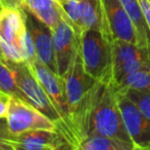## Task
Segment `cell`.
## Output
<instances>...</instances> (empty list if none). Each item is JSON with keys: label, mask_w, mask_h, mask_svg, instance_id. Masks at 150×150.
Returning <instances> with one entry per match:
<instances>
[{"label": "cell", "mask_w": 150, "mask_h": 150, "mask_svg": "<svg viewBox=\"0 0 150 150\" xmlns=\"http://www.w3.org/2000/svg\"><path fill=\"white\" fill-rule=\"evenodd\" d=\"M117 92L114 82L102 81H96L88 91L71 113L68 142L72 149L93 135L107 136L133 145L121 118Z\"/></svg>", "instance_id": "6da1fadb"}, {"label": "cell", "mask_w": 150, "mask_h": 150, "mask_svg": "<svg viewBox=\"0 0 150 150\" xmlns=\"http://www.w3.org/2000/svg\"><path fill=\"white\" fill-rule=\"evenodd\" d=\"M113 39L99 30L80 34V54L86 71L98 81L113 82Z\"/></svg>", "instance_id": "7a4b0ae2"}, {"label": "cell", "mask_w": 150, "mask_h": 150, "mask_svg": "<svg viewBox=\"0 0 150 150\" xmlns=\"http://www.w3.org/2000/svg\"><path fill=\"white\" fill-rule=\"evenodd\" d=\"M11 69L21 98L43 113L45 116L57 123L58 129L62 125V118L58 110L50 101V97L38 81L32 68L25 62H5Z\"/></svg>", "instance_id": "3957f363"}, {"label": "cell", "mask_w": 150, "mask_h": 150, "mask_svg": "<svg viewBox=\"0 0 150 150\" xmlns=\"http://www.w3.org/2000/svg\"><path fill=\"white\" fill-rule=\"evenodd\" d=\"M6 120L11 135H19L32 129H58L54 121L25 100L15 96H11Z\"/></svg>", "instance_id": "277c9868"}, {"label": "cell", "mask_w": 150, "mask_h": 150, "mask_svg": "<svg viewBox=\"0 0 150 150\" xmlns=\"http://www.w3.org/2000/svg\"><path fill=\"white\" fill-rule=\"evenodd\" d=\"M30 67L32 68L36 78L40 82L42 88H44L47 96L50 97L54 106L58 110L59 114L61 115L62 125L58 129V131L68 141L69 123H70V110H69L66 91H65V86L62 76H60L56 72L50 70L47 66H45L43 63L40 62L38 59Z\"/></svg>", "instance_id": "5b68a950"}, {"label": "cell", "mask_w": 150, "mask_h": 150, "mask_svg": "<svg viewBox=\"0 0 150 150\" xmlns=\"http://www.w3.org/2000/svg\"><path fill=\"white\" fill-rule=\"evenodd\" d=\"M117 101L125 131L135 150H150V120L120 92H117Z\"/></svg>", "instance_id": "8992f818"}, {"label": "cell", "mask_w": 150, "mask_h": 150, "mask_svg": "<svg viewBox=\"0 0 150 150\" xmlns=\"http://www.w3.org/2000/svg\"><path fill=\"white\" fill-rule=\"evenodd\" d=\"M62 78L64 81L71 116V113L77 108L84 96L93 88L96 81H98L93 78L84 69L79 46L71 61L68 70Z\"/></svg>", "instance_id": "52a82bcc"}, {"label": "cell", "mask_w": 150, "mask_h": 150, "mask_svg": "<svg viewBox=\"0 0 150 150\" xmlns=\"http://www.w3.org/2000/svg\"><path fill=\"white\" fill-rule=\"evenodd\" d=\"M7 144L13 150L72 149L66 138L58 129H32L19 135H11Z\"/></svg>", "instance_id": "ba28073f"}, {"label": "cell", "mask_w": 150, "mask_h": 150, "mask_svg": "<svg viewBox=\"0 0 150 150\" xmlns=\"http://www.w3.org/2000/svg\"><path fill=\"white\" fill-rule=\"evenodd\" d=\"M52 35L59 75L63 76L79 46L80 36L64 17L52 29Z\"/></svg>", "instance_id": "9c48e42d"}, {"label": "cell", "mask_w": 150, "mask_h": 150, "mask_svg": "<svg viewBox=\"0 0 150 150\" xmlns=\"http://www.w3.org/2000/svg\"><path fill=\"white\" fill-rule=\"evenodd\" d=\"M26 26L35 46L37 59L47 66L50 70L59 74L57 65L56 54H54V43H52V29L38 21L35 17L24 9Z\"/></svg>", "instance_id": "30bf717a"}, {"label": "cell", "mask_w": 150, "mask_h": 150, "mask_svg": "<svg viewBox=\"0 0 150 150\" xmlns=\"http://www.w3.org/2000/svg\"><path fill=\"white\" fill-rule=\"evenodd\" d=\"M102 3L112 39L139 44L137 30L120 0H102Z\"/></svg>", "instance_id": "8fae6325"}, {"label": "cell", "mask_w": 150, "mask_h": 150, "mask_svg": "<svg viewBox=\"0 0 150 150\" xmlns=\"http://www.w3.org/2000/svg\"><path fill=\"white\" fill-rule=\"evenodd\" d=\"M27 29L23 8L1 5L0 7V40L1 43L21 52L20 41Z\"/></svg>", "instance_id": "7c38bea8"}, {"label": "cell", "mask_w": 150, "mask_h": 150, "mask_svg": "<svg viewBox=\"0 0 150 150\" xmlns=\"http://www.w3.org/2000/svg\"><path fill=\"white\" fill-rule=\"evenodd\" d=\"M80 21L82 32L86 29L99 30L112 38L102 0H80Z\"/></svg>", "instance_id": "4fadbf2b"}, {"label": "cell", "mask_w": 150, "mask_h": 150, "mask_svg": "<svg viewBox=\"0 0 150 150\" xmlns=\"http://www.w3.org/2000/svg\"><path fill=\"white\" fill-rule=\"evenodd\" d=\"M23 9L50 29L63 18V11L57 0H24Z\"/></svg>", "instance_id": "5bb4252c"}, {"label": "cell", "mask_w": 150, "mask_h": 150, "mask_svg": "<svg viewBox=\"0 0 150 150\" xmlns=\"http://www.w3.org/2000/svg\"><path fill=\"white\" fill-rule=\"evenodd\" d=\"M113 52V70L120 65L132 61L140 57L150 54V47L142 46L139 44H134L125 40L113 39L112 41Z\"/></svg>", "instance_id": "9a60e30c"}, {"label": "cell", "mask_w": 150, "mask_h": 150, "mask_svg": "<svg viewBox=\"0 0 150 150\" xmlns=\"http://www.w3.org/2000/svg\"><path fill=\"white\" fill-rule=\"evenodd\" d=\"M120 2L137 30L139 44L150 47V30L146 24L139 0H120Z\"/></svg>", "instance_id": "2e32d148"}, {"label": "cell", "mask_w": 150, "mask_h": 150, "mask_svg": "<svg viewBox=\"0 0 150 150\" xmlns=\"http://www.w3.org/2000/svg\"><path fill=\"white\" fill-rule=\"evenodd\" d=\"M77 150H135L133 145L103 135H93L77 145Z\"/></svg>", "instance_id": "e0dca14e"}, {"label": "cell", "mask_w": 150, "mask_h": 150, "mask_svg": "<svg viewBox=\"0 0 150 150\" xmlns=\"http://www.w3.org/2000/svg\"><path fill=\"white\" fill-rule=\"evenodd\" d=\"M117 90L134 88L142 92L150 93V67L127 75L119 82L115 83Z\"/></svg>", "instance_id": "ac0fdd59"}, {"label": "cell", "mask_w": 150, "mask_h": 150, "mask_svg": "<svg viewBox=\"0 0 150 150\" xmlns=\"http://www.w3.org/2000/svg\"><path fill=\"white\" fill-rule=\"evenodd\" d=\"M63 17L71 24L75 32L80 36L82 33L81 21H80V0H59Z\"/></svg>", "instance_id": "d6986e66"}, {"label": "cell", "mask_w": 150, "mask_h": 150, "mask_svg": "<svg viewBox=\"0 0 150 150\" xmlns=\"http://www.w3.org/2000/svg\"><path fill=\"white\" fill-rule=\"evenodd\" d=\"M149 67H150V54L140 57V58L129 61V62L120 65V66H118L117 68H115L113 70V82L117 83L122 78H125L127 75L134 72H137L139 70L149 68Z\"/></svg>", "instance_id": "ffe728a7"}, {"label": "cell", "mask_w": 150, "mask_h": 150, "mask_svg": "<svg viewBox=\"0 0 150 150\" xmlns=\"http://www.w3.org/2000/svg\"><path fill=\"white\" fill-rule=\"evenodd\" d=\"M131 102L137 106L141 113L150 120V93L134 90V88H120L118 90Z\"/></svg>", "instance_id": "44dd1931"}, {"label": "cell", "mask_w": 150, "mask_h": 150, "mask_svg": "<svg viewBox=\"0 0 150 150\" xmlns=\"http://www.w3.org/2000/svg\"><path fill=\"white\" fill-rule=\"evenodd\" d=\"M0 90L11 96L21 98V94L16 83L15 75L6 63L0 61ZM22 99V98H21Z\"/></svg>", "instance_id": "7402d4cb"}, {"label": "cell", "mask_w": 150, "mask_h": 150, "mask_svg": "<svg viewBox=\"0 0 150 150\" xmlns=\"http://www.w3.org/2000/svg\"><path fill=\"white\" fill-rule=\"evenodd\" d=\"M20 47H21V54L24 59V62L29 66H32L37 60V54H36L33 40H32V37L28 29H26V31L22 35L21 41H20Z\"/></svg>", "instance_id": "603a6c76"}, {"label": "cell", "mask_w": 150, "mask_h": 150, "mask_svg": "<svg viewBox=\"0 0 150 150\" xmlns=\"http://www.w3.org/2000/svg\"><path fill=\"white\" fill-rule=\"evenodd\" d=\"M11 136L6 117L0 118V150H13V148L7 144Z\"/></svg>", "instance_id": "cb8c5ba5"}, {"label": "cell", "mask_w": 150, "mask_h": 150, "mask_svg": "<svg viewBox=\"0 0 150 150\" xmlns=\"http://www.w3.org/2000/svg\"><path fill=\"white\" fill-rule=\"evenodd\" d=\"M9 100H11V95L0 90V118L6 117Z\"/></svg>", "instance_id": "d4e9b609"}, {"label": "cell", "mask_w": 150, "mask_h": 150, "mask_svg": "<svg viewBox=\"0 0 150 150\" xmlns=\"http://www.w3.org/2000/svg\"><path fill=\"white\" fill-rule=\"evenodd\" d=\"M140 6L143 11L144 18H145L146 24L150 30V2L149 0H139Z\"/></svg>", "instance_id": "484cf974"}, {"label": "cell", "mask_w": 150, "mask_h": 150, "mask_svg": "<svg viewBox=\"0 0 150 150\" xmlns=\"http://www.w3.org/2000/svg\"><path fill=\"white\" fill-rule=\"evenodd\" d=\"M1 5L9 7H16V8H23L24 0H0Z\"/></svg>", "instance_id": "4316f807"}, {"label": "cell", "mask_w": 150, "mask_h": 150, "mask_svg": "<svg viewBox=\"0 0 150 150\" xmlns=\"http://www.w3.org/2000/svg\"><path fill=\"white\" fill-rule=\"evenodd\" d=\"M0 7H1V4H0ZM0 61L5 62V58H4V56H3L2 48H1V40H0Z\"/></svg>", "instance_id": "83f0119b"}, {"label": "cell", "mask_w": 150, "mask_h": 150, "mask_svg": "<svg viewBox=\"0 0 150 150\" xmlns=\"http://www.w3.org/2000/svg\"><path fill=\"white\" fill-rule=\"evenodd\" d=\"M57 1H59V0H57Z\"/></svg>", "instance_id": "f1b7e54d"}, {"label": "cell", "mask_w": 150, "mask_h": 150, "mask_svg": "<svg viewBox=\"0 0 150 150\" xmlns=\"http://www.w3.org/2000/svg\"><path fill=\"white\" fill-rule=\"evenodd\" d=\"M149 2H150V0H149Z\"/></svg>", "instance_id": "f546056e"}, {"label": "cell", "mask_w": 150, "mask_h": 150, "mask_svg": "<svg viewBox=\"0 0 150 150\" xmlns=\"http://www.w3.org/2000/svg\"><path fill=\"white\" fill-rule=\"evenodd\" d=\"M0 4H1V3H0Z\"/></svg>", "instance_id": "4dcf8cb0"}]
</instances>
